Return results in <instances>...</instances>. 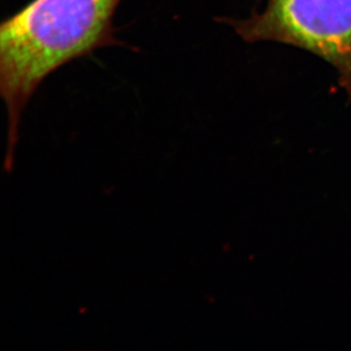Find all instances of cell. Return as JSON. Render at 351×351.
I'll return each instance as SVG.
<instances>
[{
    "label": "cell",
    "instance_id": "7a4b0ae2",
    "mask_svg": "<svg viewBox=\"0 0 351 351\" xmlns=\"http://www.w3.org/2000/svg\"><path fill=\"white\" fill-rule=\"evenodd\" d=\"M250 18L219 19L249 43L274 41L321 58L351 101V0H258Z\"/></svg>",
    "mask_w": 351,
    "mask_h": 351
},
{
    "label": "cell",
    "instance_id": "6da1fadb",
    "mask_svg": "<svg viewBox=\"0 0 351 351\" xmlns=\"http://www.w3.org/2000/svg\"><path fill=\"white\" fill-rule=\"evenodd\" d=\"M121 0H32L0 27V93L8 117L9 152L25 106L64 64L117 41L113 15Z\"/></svg>",
    "mask_w": 351,
    "mask_h": 351
}]
</instances>
